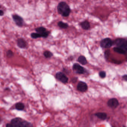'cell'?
I'll return each instance as SVG.
<instances>
[{"label":"cell","instance_id":"8","mask_svg":"<svg viewBox=\"0 0 127 127\" xmlns=\"http://www.w3.org/2000/svg\"><path fill=\"white\" fill-rule=\"evenodd\" d=\"M88 88L87 85L86 83L83 81H80L77 86V89L80 92H86Z\"/></svg>","mask_w":127,"mask_h":127},{"label":"cell","instance_id":"19","mask_svg":"<svg viewBox=\"0 0 127 127\" xmlns=\"http://www.w3.org/2000/svg\"><path fill=\"white\" fill-rule=\"evenodd\" d=\"M44 56L46 58H50L53 56V54L49 51H45L43 53Z\"/></svg>","mask_w":127,"mask_h":127},{"label":"cell","instance_id":"20","mask_svg":"<svg viewBox=\"0 0 127 127\" xmlns=\"http://www.w3.org/2000/svg\"><path fill=\"white\" fill-rule=\"evenodd\" d=\"M14 55V53L11 50H9L6 52V56L8 58H11Z\"/></svg>","mask_w":127,"mask_h":127},{"label":"cell","instance_id":"2","mask_svg":"<svg viewBox=\"0 0 127 127\" xmlns=\"http://www.w3.org/2000/svg\"><path fill=\"white\" fill-rule=\"evenodd\" d=\"M57 11L58 13L63 17H66L69 16L71 12L70 6L66 2H60L57 6Z\"/></svg>","mask_w":127,"mask_h":127},{"label":"cell","instance_id":"17","mask_svg":"<svg viewBox=\"0 0 127 127\" xmlns=\"http://www.w3.org/2000/svg\"><path fill=\"white\" fill-rule=\"evenodd\" d=\"M35 30L37 33L42 34V33H43L44 32L46 31L47 29L45 27L41 26L35 28Z\"/></svg>","mask_w":127,"mask_h":127},{"label":"cell","instance_id":"6","mask_svg":"<svg viewBox=\"0 0 127 127\" xmlns=\"http://www.w3.org/2000/svg\"><path fill=\"white\" fill-rule=\"evenodd\" d=\"M56 78L63 83H66L68 82V78L64 73L59 72L55 75Z\"/></svg>","mask_w":127,"mask_h":127},{"label":"cell","instance_id":"16","mask_svg":"<svg viewBox=\"0 0 127 127\" xmlns=\"http://www.w3.org/2000/svg\"><path fill=\"white\" fill-rule=\"evenodd\" d=\"M57 25L59 28L61 29H66L69 27V25L66 23L62 21H60L57 23Z\"/></svg>","mask_w":127,"mask_h":127},{"label":"cell","instance_id":"25","mask_svg":"<svg viewBox=\"0 0 127 127\" xmlns=\"http://www.w3.org/2000/svg\"><path fill=\"white\" fill-rule=\"evenodd\" d=\"M122 78L123 79L125 80V81H126L127 80V75H125L122 77Z\"/></svg>","mask_w":127,"mask_h":127},{"label":"cell","instance_id":"15","mask_svg":"<svg viewBox=\"0 0 127 127\" xmlns=\"http://www.w3.org/2000/svg\"><path fill=\"white\" fill-rule=\"evenodd\" d=\"M15 109L19 111H22L25 108V105L24 104L21 102L16 103L15 105Z\"/></svg>","mask_w":127,"mask_h":127},{"label":"cell","instance_id":"11","mask_svg":"<svg viewBox=\"0 0 127 127\" xmlns=\"http://www.w3.org/2000/svg\"><path fill=\"white\" fill-rule=\"evenodd\" d=\"M80 24L81 28L85 30H89L91 27L90 23L87 20H85L81 22Z\"/></svg>","mask_w":127,"mask_h":127},{"label":"cell","instance_id":"26","mask_svg":"<svg viewBox=\"0 0 127 127\" xmlns=\"http://www.w3.org/2000/svg\"><path fill=\"white\" fill-rule=\"evenodd\" d=\"M5 91H11V89L7 87L6 88L4 89Z\"/></svg>","mask_w":127,"mask_h":127},{"label":"cell","instance_id":"24","mask_svg":"<svg viewBox=\"0 0 127 127\" xmlns=\"http://www.w3.org/2000/svg\"><path fill=\"white\" fill-rule=\"evenodd\" d=\"M77 77H73V78L72 79V81L73 83H75L77 82Z\"/></svg>","mask_w":127,"mask_h":127},{"label":"cell","instance_id":"22","mask_svg":"<svg viewBox=\"0 0 127 127\" xmlns=\"http://www.w3.org/2000/svg\"><path fill=\"white\" fill-rule=\"evenodd\" d=\"M110 54V50H107L105 51V56L106 59H107Z\"/></svg>","mask_w":127,"mask_h":127},{"label":"cell","instance_id":"18","mask_svg":"<svg viewBox=\"0 0 127 127\" xmlns=\"http://www.w3.org/2000/svg\"><path fill=\"white\" fill-rule=\"evenodd\" d=\"M31 37L33 39H37L38 38H42V34L37 33H33L31 34Z\"/></svg>","mask_w":127,"mask_h":127},{"label":"cell","instance_id":"7","mask_svg":"<svg viewBox=\"0 0 127 127\" xmlns=\"http://www.w3.org/2000/svg\"><path fill=\"white\" fill-rule=\"evenodd\" d=\"M73 69L76 73L79 74H83L85 72V69L83 67L78 63H75L73 66Z\"/></svg>","mask_w":127,"mask_h":127},{"label":"cell","instance_id":"14","mask_svg":"<svg viewBox=\"0 0 127 127\" xmlns=\"http://www.w3.org/2000/svg\"><path fill=\"white\" fill-rule=\"evenodd\" d=\"M113 50L116 52L117 53L119 54L125 55L126 54V51L121 48H120L118 47H116L113 48Z\"/></svg>","mask_w":127,"mask_h":127},{"label":"cell","instance_id":"23","mask_svg":"<svg viewBox=\"0 0 127 127\" xmlns=\"http://www.w3.org/2000/svg\"><path fill=\"white\" fill-rule=\"evenodd\" d=\"M4 11L1 9H0V16L2 17V16H4Z\"/></svg>","mask_w":127,"mask_h":127},{"label":"cell","instance_id":"1","mask_svg":"<svg viewBox=\"0 0 127 127\" xmlns=\"http://www.w3.org/2000/svg\"><path fill=\"white\" fill-rule=\"evenodd\" d=\"M33 125L31 123L20 117H16L11 120L10 123L6 124V127H31Z\"/></svg>","mask_w":127,"mask_h":127},{"label":"cell","instance_id":"12","mask_svg":"<svg viewBox=\"0 0 127 127\" xmlns=\"http://www.w3.org/2000/svg\"><path fill=\"white\" fill-rule=\"evenodd\" d=\"M95 115L101 120H105L107 118V114L105 113L99 112V113H96L95 114Z\"/></svg>","mask_w":127,"mask_h":127},{"label":"cell","instance_id":"27","mask_svg":"<svg viewBox=\"0 0 127 127\" xmlns=\"http://www.w3.org/2000/svg\"><path fill=\"white\" fill-rule=\"evenodd\" d=\"M1 121H2V120H1V118L0 117V123L1 122Z\"/></svg>","mask_w":127,"mask_h":127},{"label":"cell","instance_id":"5","mask_svg":"<svg viewBox=\"0 0 127 127\" xmlns=\"http://www.w3.org/2000/svg\"><path fill=\"white\" fill-rule=\"evenodd\" d=\"M12 18L15 24L19 27H22L24 25V20L20 16L17 14L12 15Z\"/></svg>","mask_w":127,"mask_h":127},{"label":"cell","instance_id":"9","mask_svg":"<svg viewBox=\"0 0 127 127\" xmlns=\"http://www.w3.org/2000/svg\"><path fill=\"white\" fill-rule=\"evenodd\" d=\"M107 105L111 108L116 109L119 105V101L116 98H112L109 99Z\"/></svg>","mask_w":127,"mask_h":127},{"label":"cell","instance_id":"10","mask_svg":"<svg viewBox=\"0 0 127 127\" xmlns=\"http://www.w3.org/2000/svg\"><path fill=\"white\" fill-rule=\"evenodd\" d=\"M17 44L21 49H25L27 47V43L24 39L22 38H19L17 39Z\"/></svg>","mask_w":127,"mask_h":127},{"label":"cell","instance_id":"3","mask_svg":"<svg viewBox=\"0 0 127 127\" xmlns=\"http://www.w3.org/2000/svg\"><path fill=\"white\" fill-rule=\"evenodd\" d=\"M113 45H116V47L121 48L127 51V40L126 39L117 38L115 40L113 41Z\"/></svg>","mask_w":127,"mask_h":127},{"label":"cell","instance_id":"21","mask_svg":"<svg viewBox=\"0 0 127 127\" xmlns=\"http://www.w3.org/2000/svg\"><path fill=\"white\" fill-rule=\"evenodd\" d=\"M99 77L101 78H104L106 77V72L105 71H102L99 72Z\"/></svg>","mask_w":127,"mask_h":127},{"label":"cell","instance_id":"13","mask_svg":"<svg viewBox=\"0 0 127 127\" xmlns=\"http://www.w3.org/2000/svg\"><path fill=\"white\" fill-rule=\"evenodd\" d=\"M77 61L79 63L82 65H85L87 64L88 62L86 57L83 56H80L79 57Z\"/></svg>","mask_w":127,"mask_h":127},{"label":"cell","instance_id":"4","mask_svg":"<svg viewBox=\"0 0 127 127\" xmlns=\"http://www.w3.org/2000/svg\"><path fill=\"white\" fill-rule=\"evenodd\" d=\"M100 46L105 49H109L113 45V41L110 38H105L103 39L100 41Z\"/></svg>","mask_w":127,"mask_h":127}]
</instances>
